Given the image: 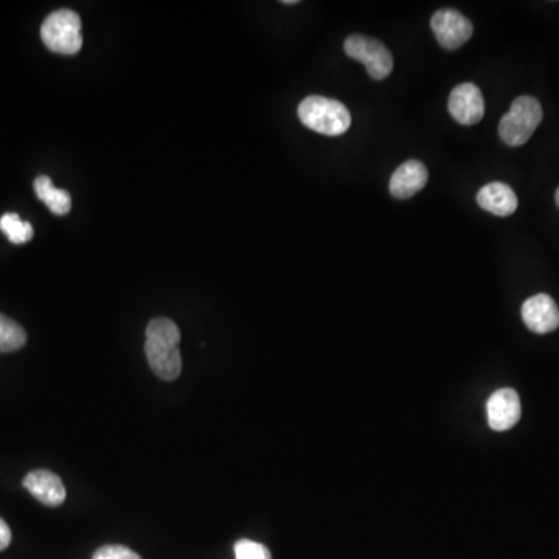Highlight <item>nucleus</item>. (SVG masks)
<instances>
[{
  "label": "nucleus",
  "instance_id": "3",
  "mask_svg": "<svg viewBox=\"0 0 559 559\" xmlns=\"http://www.w3.org/2000/svg\"><path fill=\"white\" fill-rule=\"evenodd\" d=\"M541 122V103L530 95H522L500 120L499 137L508 146L525 145Z\"/></svg>",
  "mask_w": 559,
  "mask_h": 559
},
{
  "label": "nucleus",
  "instance_id": "19",
  "mask_svg": "<svg viewBox=\"0 0 559 559\" xmlns=\"http://www.w3.org/2000/svg\"><path fill=\"white\" fill-rule=\"evenodd\" d=\"M282 4H285V5H296V4H299V2H297V0H283Z\"/></svg>",
  "mask_w": 559,
  "mask_h": 559
},
{
  "label": "nucleus",
  "instance_id": "7",
  "mask_svg": "<svg viewBox=\"0 0 559 559\" xmlns=\"http://www.w3.org/2000/svg\"><path fill=\"white\" fill-rule=\"evenodd\" d=\"M449 114L463 126L477 125L485 115L482 91L473 83H462L451 92L448 101Z\"/></svg>",
  "mask_w": 559,
  "mask_h": 559
},
{
  "label": "nucleus",
  "instance_id": "20",
  "mask_svg": "<svg viewBox=\"0 0 559 559\" xmlns=\"http://www.w3.org/2000/svg\"><path fill=\"white\" fill-rule=\"evenodd\" d=\"M555 201H556V205H558L559 207V188L558 190H556Z\"/></svg>",
  "mask_w": 559,
  "mask_h": 559
},
{
  "label": "nucleus",
  "instance_id": "16",
  "mask_svg": "<svg viewBox=\"0 0 559 559\" xmlns=\"http://www.w3.org/2000/svg\"><path fill=\"white\" fill-rule=\"evenodd\" d=\"M235 559H272V556L263 544L241 539L235 544Z\"/></svg>",
  "mask_w": 559,
  "mask_h": 559
},
{
  "label": "nucleus",
  "instance_id": "10",
  "mask_svg": "<svg viewBox=\"0 0 559 559\" xmlns=\"http://www.w3.org/2000/svg\"><path fill=\"white\" fill-rule=\"evenodd\" d=\"M22 485L27 488L28 493L47 507H60L66 500V488L60 477L47 469H36L27 474Z\"/></svg>",
  "mask_w": 559,
  "mask_h": 559
},
{
  "label": "nucleus",
  "instance_id": "6",
  "mask_svg": "<svg viewBox=\"0 0 559 559\" xmlns=\"http://www.w3.org/2000/svg\"><path fill=\"white\" fill-rule=\"evenodd\" d=\"M432 32L446 50L460 49L471 39L473 24L454 8H441L431 19Z\"/></svg>",
  "mask_w": 559,
  "mask_h": 559
},
{
  "label": "nucleus",
  "instance_id": "2",
  "mask_svg": "<svg viewBox=\"0 0 559 559\" xmlns=\"http://www.w3.org/2000/svg\"><path fill=\"white\" fill-rule=\"evenodd\" d=\"M300 122L323 136H342L351 126V114L341 101L311 95L297 109Z\"/></svg>",
  "mask_w": 559,
  "mask_h": 559
},
{
  "label": "nucleus",
  "instance_id": "11",
  "mask_svg": "<svg viewBox=\"0 0 559 559\" xmlns=\"http://www.w3.org/2000/svg\"><path fill=\"white\" fill-rule=\"evenodd\" d=\"M428 168L418 160H407L393 171L389 190L393 198L407 199L417 195L428 184Z\"/></svg>",
  "mask_w": 559,
  "mask_h": 559
},
{
  "label": "nucleus",
  "instance_id": "17",
  "mask_svg": "<svg viewBox=\"0 0 559 559\" xmlns=\"http://www.w3.org/2000/svg\"><path fill=\"white\" fill-rule=\"evenodd\" d=\"M92 559H142L134 550L125 546H105L94 553Z\"/></svg>",
  "mask_w": 559,
  "mask_h": 559
},
{
  "label": "nucleus",
  "instance_id": "9",
  "mask_svg": "<svg viewBox=\"0 0 559 559\" xmlns=\"http://www.w3.org/2000/svg\"><path fill=\"white\" fill-rule=\"evenodd\" d=\"M488 423L493 431L504 432L513 428L521 418V400L513 389H500L487 403Z\"/></svg>",
  "mask_w": 559,
  "mask_h": 559
},
{
  "label": "nucleus",
  "instance_id": "4",
  "mask_svg": "<svg viewBox=\"0 0 559 559\" xmlns=\"http://www.w3.org/2000/svg\"><path fill=\"white\" fill-rule=\"evenodd\" d=\"M41 39L53 53L75 55L83 47L80 16L69 8L53 11L42 22Z\"/></svg>",
  "mask_w": 559,
  "mask_h": 559
},
{
  "label": "nucleus",
  "instance_id": "5",
  "mask_svg": "<svg viewBox=\"0 0 559 559\" xmlns=\"http://www.w3.org/2000/svg\"><path fill=\"white\" fill-rule=\"evenodd\" d=\"M345 53L351 60L364 64L373 80H386L393 70V56L382 42L362 35H351L345 39Z\"/></svg>",
  "mask_w": 559,
  "mask_h": 559
},
{
  "label": "nucleus",
  "instance_id": "8",
  "mask_svg": "<svg viewBox=\"0 0 559 559\" xmlns=\"http://www.w3.org/2000/svg\"><path fill=\"white\" fill-rule=\"evenodd\" d=\"M522 320L533 333L547 334L559 328V308L547 294H538L525 300Z\"/></svg>",
  "mask_w": 559,
  "mask_h": 559
},
{
  "label": "nucleus",
  "instance_id": "14",
  "mask_svg": "<svg viewBox=\"0 0 559 559\" xmlns=\"http://www.w3.org/2000/svg\"><path fill=\"white\" fill-rule=\"evenodd\" d=\"M27 342V333L18 322L0 314V353L21 350Z\"/></svg>",
  "mask_w": 559,
  "mask_h": 559
},
{
  "label": "nucleus",
  "instance_id": "12",
  "mask_svg": "<svg viewBox=\"0 0 559 559\" xmlns=\"http://www.w3.org/2000/svg\"><path fill=\"white\" fill-rule=\"evenodd\" d=\"M477 204L483 210L505 218V216L513 215L518 209V196L510 185L504 184V182H491L480 188L477 193Z\"/></svg>",
  "mask_w": 559,
  "mask_h": 559
},
{
  "label": "nucleus",
  "instance_id": "18",
  "mask_svg": "<svg viewBox=\"0 0 559 559\" xmlns=\"http://www.w3.org/2000/svg\"><path fill=\"white\" fill-rule=\"evenodd\" d=\"M11 542V530L7 522L0 518V552L7 549Z\"/></svg>",
  "mask_w": 559,
  "mask_h": 559
},
{
  "label": "nucleus",
  "instance_id": "13",
  "mask_svg": "<svg viewBox=\"0 0 559 559\" xmlns=\"http://www.w3.org/2000/svg\"><path fill=\"white\" fill-rule=\"evenodd\" d=\"M36 196L47 205V209L53 215H67L72 209V198L66 190H60L53 185L52 179L47 176H39L35 179Z\"/></svg>",
  "mask_w": 559,
  "mask_h": 559
},
{
  "label": "nucleus",
  "instance_id": "1",
  "mask_svg": "<svg viewBox=\"0 0 559 559\" xmlns=\"http://www.w3.org/2000/svg\"><path fill=\"white\" fill-rule=\"evenodd\" d=\"M181 331L173 320L157 317L146 327L145 353L151 369L164 381L181 375Z\"/></svg>",
  "mask_w": 559,
  "mask_h": 559
},
{
  "label": "nucleus",
  "instance_id": "15",
  "mask_svg": "<svg viewBox=\"0 0 559 559\" xmlns=\"http://www.w3.org/2000/svg\"><path fill=\"white\" fill-rule=\"evenodd\" d=\"M0 230L13 244H25L33 238V227L28 221H22L16 213H5L0 218Z\"/></svg>",
  "mask_w": 559,
  "mask_h": 559
}]
</instances>
